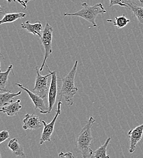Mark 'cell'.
Wrapping results in <instances>:
<instances>
[{
	"instance_id": "obj_1",
	"label": "cell",
	"mask_w": 143,
	"mask_h": 158,
	"mask_svg": "<svg viewBox=\"0 0 143 158\" xmlns=\"http://www.w3.org/2000/svg\"><path fill=\"white\" fill-rule=\"evenodd\" d=\"M96 120L90 116L85 125L82 128L79 133L76 142V150L78 153L81 154L83 158L93 157V152L91 148V143L93 140L91 135V128Z\"/></svg>"
},
{
	"instance_id": "obj_2",
	"label": "cell",
	"mask_w": 143,
	"mask_h": 158,
	"mask_svg": "<svg viewBox=\"0 0 143 158\" xmlns=\"http://www.w3.org/2000/svg\"><path fill=\"white\" fill-rule=\"evenodd\" d=\"M78 66V61H76L70 72L63 78L60 79L62 83L59 96L64 98L68 105L74 103V96L78 92V88L75 86V77Z\"/></svg>"
},
{
	"instance_id": "obj_3",
	"label": "cell",
	"mask_w": 143,
	"mask_h": 158,
	"mask_svg": "<svg viewBox=\"0 0 143 158\" xmlns=\"http://www.w3.org/2000/svg\"><path fill=\"white\" fill-rule=\"evenodd\" d=\"M82 8L76 12H66L64 17H79L92 24L94 27H98L95 22V19L99 14H104L107 12L101 3L96 4L93 6H89L86 2H83Z\"/></svg>"
},
{
	"instance_id": "obj_4",
	"label": "cell",
	"mask_w": 143,
	"mask_h": 158,
	"mask_svg": "<svg viewBox=\"0 0 143 158\" xmlns=\"http://www.w3.org/2000/svg\"><path fill=\"white\" fill-rule=\"evenodd\" d=\"M53 38V28L48 23H46L44 26V28L43 31L42 35L40 38L41 44H43L45 51L43 61L40 68L39 69L40 72L43 71L44 66L45 65L47 60L53 52V48H52Z\"/></svg>"
},
{
	"instance_id": "obj_5",
	"label": "cell",
	"mask_w": 143,
	"mask_h": 158,
	"mask_svg": "<svg viewBox=\"0 0 143 158\" xmlns=\"http://www.w3.org/2000/svg\"><path fill=\"white\" fill-rule=\"evenodd\" d=\"M47 68L49 70V74L46 76H43L40 74V69L39 70L38 69V66H36L35 68L37 72V76L36 78L35 86L33 90L35 93L37 94L39 96H40L44 99H46L48 96L49 91L48 78L49 76H51L53 74V71L49 69L48 66H47Z\"/></svg>"
},
{
	"instance_id": "obj_6",
	"label": "cell",
	"mask_w": 143,
	"mask_h": 158,
	"mask_svg": "<svg viewBox=\"0 0 143 158\" xmlns=\"http://www.w3.org/2000/svg\"><path fill=\"white\" fill-rule=\"evenodd\" d=\"M62 105V102L60 100L58 102L57 104V107L56 110V114L54 116V118L52 120V121L49 123H46L44 120H42V123H43L44 125V128L42 131L41 138L40 140V144L42 145L46 141H51V136L53 133L54 130V127L55 124L56 122V120L57 119V118L61 114V106Z\"/></svg>"
},
{
	"instance_id": "obj_7",
	"label": "cell",
	"mask_w": 143,
	"mask_h": 158,
	"mask_svg": "<svg viewBox=\"0 0 143 158\" xmlns=\"http://www.w3.org/2000/svg\"><path fill=\"white\" fill-rule=\"evenodd\" d=\"M15 85H17L19 88H20L21 89H22L27 92L29 98L32 100V102L34 103V104L35 105V110L39 109L40 113L41 114H46L48 113V107L46 106V105L44 103V99H43L37 94L32 92L27 88L23 86V85L22 84L19 83H16Z\"/></svg>"
},
{
	"instance_id": "obj_8",
	"label": "cell",
	"mask_w": 143,
	"mask_h": 158,
	"mask_svg": "<svg viewBox=\"0 0 143 158\" xmlns=\"http://www.w3.org/2000/svg\"><path fill=\"white\" fill-rule=\"evenodd\" d=\"M57 82L58 77L57 76V72L56 71H53V74L51 76V81L48 94V113H50L51 112L56 103L58 91Z\"/></svg>"
},
{
	"instance_id": "obj_9",
	"label": "cell",
	"mask_w": 143,
	"mask_h": 158,
	"mask_svg": "<svg viewBox=\"0 0 143 158\" xmlns=\"http://www.w3.org/2000/svg\"><path fill=\"white\" fill-rule=\"evenodd\" d=\"M128 136L130 138L129 153H133L135 150L137 144L141 140L143 136V123L130 130L128 132Z\"/></svg>"
},
{
	"instance_id": "obj_10",
	"label": "cell",
	"mask_w": 143,
	"mask_h": 158,
	"mask_svg": "<svg viewBox=\"0 0 143 158\" xmlns=\"http://www.w3.org/2000/svg\"><path fill=\"white\" fill-rule=\"evenodd\" d=\"M23 122V128L24 130H36L41 128L43 125L42 122H40V118L34 114H26Z\"/></svg>"
},
{
	"instance_id": "obj_11",
	"label": "cell",
	"mask_w": 143,
	"mask_h": 158,
	"mask_svg": "<svg viewBox=\"0 0 143 158\" xmlns=\"http://www.w3.org/2000/svg\"><path fill=\"white\" fill-rule=\"evenodd\" d=\"M21 99H18L16 102H12L2 106L1 112L6 114L8 116H14L19 114L22 105L20 104Z\"/></svg>"
},
{
	"instance_id": "obj_12",
	"label": "cell",
	"mask_w": 143,
	"mask_h": 158,
	"mask_svg": "<svg viewBox=\"0 0 143 158\" xmlns=\"http://www.w3.org/2000/svg\"><path fill=\"white\" fill-rule=\"evenodd\" d=\"M30 20H27L21 24V26L23 29H26L29 33L34 35H38L41 37L43 33V25L40 21H36L35 23H31Z\"/></svg>"
},
{
	"instance_id": "obj_13",
	"label": "cell",
	"mask_w": 143,
	"mask_h": 158,
	"mask_svg": "<svg viewBox=\"0 0 143 158\" xmlns=\"http://www.w3.org/2000/svg\"><path fill=\"white\" fill-rule=\"evenodd\" d=\"M8 147L12 151V152L14 156L26 157V155L24 152L23 148L19 143L18 138H15L11 139L9 142Z\"/></svg>"
},
{
	"instance_id": "obj_14",
	"label": "cell",
	"mask_w": 143,
	"mask_h": 158,
	"mask_svg": "<svg viewBox=\"0 0 143 158\" xmlns=\"http://www.w3.org/2000/svg\"><path fill=\"white\" fill-rule=\"evenodd\" d=\"M4 17L0 21V24L8 23H13L16 20L24 18L26 14L23 12H14V13H3Z\"/></svg>"
},
{
	"instance_id": "obj_15",
	"label": "cell",
	"mask_w": 143,
	"mask_h": 158,
	"mask_svg": "<svg viewBox=\"0 0 143 158\" xmlns=\"http://www.w3.org/2000/svg\"><path fill=\"white\" fill-rule=\"evenodd\" d=\"M13 65L10 64L5 72L1 71L0 73V90L8 91L7 89V85L8 83V78L11 71L12 70Z\"/></svg>"
},
{
	"instance_id": "obj_16",
	"label": "cell",
	"mask_w": 143,
	"mask_h": 158,
	"mask_svg": "<svg viewBox=\"0 0 143 158\" xmlns=\"http://www.w3.org/2000/svg\"><path fill=\"white\" fill-rule=\"evenodd\" d=\"M21 94V91H19L17 93H12L10 90L6 91L4 93L0 94V106H2L7 103L13 102L14 99Z\"/></svg>"
},
{
	"instance_id": "obj_17",
	"label": "cell",
	"mask_w": 143,
	"mask_h": 158,
	"mask_svg": "<svg viewBox=\"0 0 143 158\" xmlns=\"http://www.w3.org/2000/svg\"><path fill=\"white\" fill-rule=\"evenodd\" d=\"M111 137H108L106 140L105 142L99 148H98L95 152H94L93 157L96 158H109L110 156L107 153V146L110 142Z\"/></svg>"
},
{
	"instance_id": "obj_18",
	"label": "cell",
	"mask_w": 143,
	"mask_h": 158,
	"mask_svg": "<svg viewBox=\"0 0 143 158\" xmlns=\"http://www.w3.org/2000/svg\"><path fill=\"white\" fill-rule=\"evenodd\" d=\"M107 22L113 23V26L117 27L119 29H121L126 26L130 22V20L128 19L125 15L121 16H116L115 20H107Z\"/></svg>"
},
{
	"instance_id": "obj_19",
	"label": "cell",
	"mask_w": 143,
	"mask_h": 158,
	"mask_svg": "<svg viewBox=\"0 0 143 158\" xmlns=\"http://www.w3.org/2000/svg\"><path fill=\"white\" fill-rule=\"evenodd\" d=\"M128 7L131 9L133 12L134 16H135L139 22L143 24V7L141 6H138L137 5L133 4L132 3H127Z\"/></svg>"
},
{
	"instance_id": "obj_20",
	"label": "cell",
	"mask_w": 143,
	"mask_h": 158,
	"mask_svg": "<svg viewBox=\"0 0 143 158\" xmlns=\"http://www.w3.org/2000/svg\"><path fill=\"white\" fill-rule=\"evenodd\" d=\"M10 136V133L7 130H2L0 133V143L1 144L3 142L7 140Z\"/></svg>"
},
{
	"instance_id": "obj_21",
	"label": "cell",
	"mask_w": 143,
	"mask_h": 158,
	"mask_svg": "<svg viewBox=\"0 0 143 158\" xmlns=\"http://www.w3.org/2000/svg\"><path fill=\"white\" fill-rule=\"evenodd\" d=\"M118 5L121 7H128L127 4L124 3L121 0H110V7Z\"/></svg>"
},
{
	"instance_id": "obj_22",
	"label": "cell",
	"mask_w": 143,
	"mask_h": 158,
	"mask_svg": "<svg viewBox=\"0 0 143 158\" xmlns=\"http://www.w3.org/2000/svg\"><path fill=\"white\" fill-rule=\"evenodd\" d=\"M59 156L62 158V157H65V158H74L73 154L71 152H66V153H63V152H61L59 155Z\"/></svg>"
},
{
	"instance_id": "obj_23",
	"label": "cell",
	"mask_w": 143,
	"mask_h": 158,
	"mask_svg": "<svg viewBox=\"0 0 143 158\" xmlns=\"http://www.w3.org/2000/svg\"><path fill=\"white\" fill-rule=\"evenodd\" d=\"M9 3H11L12 1H14V2H19L20 4H21L23 6V10H26V8H27V6H26V3L24 1H23V0H6Z\"/></svg>"
},
{
	"instance_id": "obj_24",
	"label": "cell",
	"mask_w": 143,
	"mask_h": 158,
	"mask_svg": "<svg viewBox=\"0 0 143 158\" xmlns=\"http://www.w3.org/2000/svg\"><path fill=\"white\" fill-rule=\"evenodd\" d=\"M122 1H123L124 3H125V4H127V3H128V1H130V0H121Z\"/></svg>"
},
{
	"instance_id": "obj_25",
	"label": "cell",
	"mask_w": 143,
	"mask_h": 158,
	"mask_svg": "<svg viewBox=\"0 0 143 158\" xmlns=\"http://www.w3.org/2000/svg\"><path fill=\"white\" fill-rule=\"evenodd\" d=\"M32 1V0H24V1H25V2L26 3V4H27L29 1Z\"/></svg>"
},
{
	"instance_id": "obj_26",
	"label": "cell",
	"mask_w": 143,
	"mask_h": 158,
	"mask_svg": "<svg viewBox=\"0 0 143 158\" xmlns=\"http://www.w3.org/2000/svg\"><path fill=\"white\" fill-rule=\"evenodd\" d=\"M138 1H140L141 3H143V0H137Z\"/></svg>"
}]
</instances>
